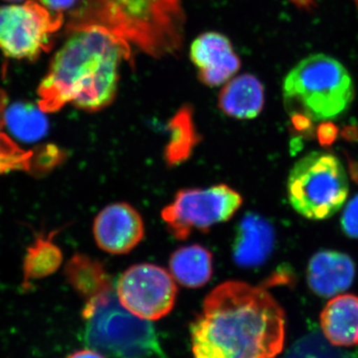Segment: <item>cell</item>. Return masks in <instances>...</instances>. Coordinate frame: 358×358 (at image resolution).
<instances>
[{"instance_id": "4fadbf2b", "label": "cell", "mask_w": 358, "mask_h": 358, "mask_svg": "<svg viewBox=\"0 0 358 358\" xmlns=\"http://www.w3.org/2000/svg\"><path fill=\"white\" fill-rule=\"evenodd\" d=\"M274 242L272 225L261 216L249 214L238 227L233 243V258L242 267H257L271 255Z\"/></svg>"}, {"instance_id": "e0dca14e", "label": "cell", "mask_w": 358, "mask_h": 358, "mask_svg": "<svg viewBox=\"0 0 358 358\" xmlns=\"http://www.w3.org/2000/svg\"><path fill=\"white\" fill-rule=\"evenodd\" d=\"M65 275L72 288L86 301L115 288L103 264L86 255L73 256L66 265Z\"/></svg>"}, {"instance_id": "7a4b0ae2", "label": "cell", "mask_w": 358, "mask_h": 358, "mask_svg": "<svg viewBox=\"0 0 358 358\" xmlns=\"http://www.w3.org/2000/svg\"><path fill=\"white\" fill-rule=\"evenodd\" d=\"M38 88V107L58 112L67 103L99 112L117 95L120 67L131 60L129 43L101 25L73 30Z\"/></svg>"}, {"instance_id": "44dd1931", "label": "cell", "mask_w": 358, "mask_h": 358, "mask_svg": "<svg viewBox=\"0 0 358 358\" xmlns=\"http://www.w3.org/2000/svg\"><path fill=\"white\" fill-rule=\"evenodd\" d=\"M6 95L0 90V174L15 171H30L33 150H25L1 131Z\"/></svg>"}, {"instance_id": "ac0fdd59", "label": "cell", "mask_w": 358, "mask_h": 358, "mask_svg": "<svg viewBox=\"0 0 358 358\" xmlns=\"http://www.w3.org/2000/svg\"><path fill=\"white\" fill-rule=\"evenodd\" d=\"M3 124L16 138L25 143L42 140L49 129L43 110L29 103H15L4 110Z\"/></svg>"}, {"instance_id": "8fae6325", "label": "cell", "mask_w": 358, "mask_h": 358, "mask_svg": "<svg viewBox=\"0 0 358 358\" xmlns=\"http://www.w3.org/2000/svg\"><path fill=\"white\" fill-rule=\"evenodd\" d=\"M190 58L200 81L209 87L226 83L241 67L229 39L217 32L199 35L190 48Z\"/></svg>"}, {"instance_id": "7c38bea8", "label": "cell", "mask_w": 358, "mask_h": 358, "mask_svg": "<svg viewBox=\"0 0 358 358\" xmlns=\"http://www.w3.org/2000/svg\"><path fill=\"white\" fill-rule=\"evenodd\" d=\"M355 272L357 267L352 257L334 250H322L308 263L307 281L317 296L333 298L352 286Z\"/></svg>"}, {"instance_id": "d4e9b609", "label": "cell", "mask_w": 358, "mask_h": 358, "mask_svg": "<svg viewBox=\"0 0 358 358\" xmlns=\"http://www.w3.org/2000/svg\"><path fill=\"white\" fill-rule=\"evenodd\" d=\"M67 358H106L102 353L96 352V350H92V348H87V350H78V352H73Z\"/></svg>"}, {"instance_id": "6da1fadb", "label": "cell", "mask_w": 358, "mask_h": 358, "mask_svg": "<svg viewBox=\"0 0 358 358\" xmlns=\"http://www.w3.org/2000/svg\"><path fill=\"white\" fill-rule=\"evenodd\" d=\"M285 313L267 289L244 282L219 285L190 327L194 358H277Z\"/></svg>"}, {"instance_id": "30bf717a", "label": "cell", "mask_w": 358, "mask_h": 358, "mask_svg": "<svg viewBox=\"0 0 358 358\" xmlns=\"http://www.w3.org/2000/svg\"><path fill=\"white\" fill-rule=\"evenodd\" d=\"M96 243L114 255L129 253L145 236V224L131 205L119 202L105 207L93 226Z\"/></svg>"}, {"instance_id": "7402d4cb", "label": "cell", "mask_w": 358, "mask_h": 358, "mask_svg": "<svg viewBox=\"0 0 358 358\" xmlns=\"http://www.w3.org/2000/svg\"><path fill=\"white\" fill-rule=\"evenodd\" d=\"M65 159L63 150L54 145H44L33 150L30 173L42 176L48 173Z\"/></svg>"}, {"instance_id": "83f0119b", "label": "cell", "mask_w": 358, "mask_h": 358, "mask_svg": "<svg viewBox=\"0 0 358 358\" xmlns=\"http://www.w3.org/2000/svg\"><path fill=\"white\" fill-rule=\"evenodd\" d=\"M355 2H357V7H358V0H355Z\"/></svg>"}, {"instance_id": "ffe728a7", "label": "cell", "mask_w": 358, "mask_h": 358, "mask_svg": "<svg viewBox=\"0 0 358 358\" xmlns=\"http://www.w3.org/2000/svg\"><path fill=\"white\" fill-rule=\"evenodd\" d=\"M62 252L51 237L40 236L28 249L23 264L24 282L43 279L53 274L62 263Z\"/></svg>"}, {"instance_id": "9a60e30c", "label": "cell", "mask_w": 358, "mask_h": 358, "mask_svg": "<svg viewBox=\"0 0 358 358\" xmlns=\"http://www.w3.org/2000/svg\"><path fill=\"white\" fill-rule=\"evenodd\" d=\"M265 103L263 84L253 75L234 78L224 86L219 94L221 110L229 117L251 120L262 112Z\"/></svg>"}, {"instance_id": "5bb4252c", "label": "cell", "mask_w": 358, "mask_h": 358, "mask_svg": "<svg viewBox=\"0 0 358 358\" xmlns=\"http://www.w3.org/2000/svg\"><path fill=\"white\" fill-rule=\"evenodd\" d=\"M322 333L331 345H358V296H333L320 313Z\"/></svg>"}, {"instance_id": "2e32d148", "label": "cell", "mask_w": 358, "mask_h": 358, "mask_svg": "<svg viewBox=\"0 0 358 358\" xmlns=\"http://www.w3.org/2000/svg\"><path fill=\"white\" fill-rule=\"evenodd\" d=\"M169 268L176 281L186 288H201L213 273L212 254L200 245L176 250L169 259Z\"/></svg>"}, {"instance_id": "ba28073f", "label": "cell", "mask_w": 358, "mask_h": 358, "mask_svg": "<svg viewBox=\"0 0 358 358\" xmlns=\"http://www.w3.org/2000/svg\"><path fill=\"white\" fill-rule=\"evenodd\" d=\"M64 14L38 2L0 7V49L7 57L33 59L51 47V36L62 27Z\"/></svg>"}, {"instance_id": "3957f363", "label": "cell", "mask_w": 358, "mask_h": 358, "mask_svg": "<svg viewBox=\"0 0 358 358\" xmlns=\"http://www.w3.org/2000/svg\"><path fill=\"white\" fill-rule=\"evenodd\" d=\"M101 25L152 57L173 55L182 43L185 14L179 0H81L69 29Z\"/></svg>"}, {"instance_id": "484cf974", "label": "cell", "mask_w": 358, "mask_h": 358, "mask_svg": "<svg viewBox=\"0 0 358 358\" xmlns=\"http://www.w3.org/2000/svg\"><path fill=\"white\" fill-rule=\"evenodd\" d=\"M296 6L303 7V8H310L315 3V0H291Z\"/></svg>"}, {"instance_id": "603a6c76", "label": "cell", "mask_w": 358, "mask_h": 358, "mask_svg": "<svg viewBox=\"0 0 358 358\" xmlns=\"http://www.w3.org/2000/svg\"><path fill=\"white\" fill-rule=\"evenodd\" d=\"M341 223L345 234L352 239H358V194L345 205Z\"/></svg>"}, {"instance_id": "277c9868", "label": "cell", "mask_w": 358, "mask_h": 358, "mask_svg": "<svg viewBox=\"0 0 358 358\" xmlns=\"http://www.w3.org/2000/svg\"><path fill=\"white\" fill-rule=\"evenodd\" d=\"M282 95L294 122L327 121L350 108L355 99V85L339 61L315 54L289 71L282 85Z\"/></svg>"}, {"instance_id": "d6986e66", "label": "cell", "mask_w": 358, "mask_h": 358, "mask_svg": "<svg viewBox=\"0 0 358 358\" xmlns=\"http://www.w3.org/2000/svg\"><path fill=\"white\" fill-rule=\"evenodd\" d=\"M169 128L171 138L164 157L169 166H176L189 159L199 141L190 108L185 106L178 110L169 122Z\"/></svg>"}, {"instance_id": "5b68a950", "label": "cell", "mask_w": 358, "mask_h": 358, "mask_svg": "<svg viewBox=\"0 0 358 358\" xmlns=\"http://www.w3.org/2000/svg\"><path fill=\"white\" fill-rule=\"evenodd\" d=\"M87 345L114 358H150L159 352L150 320L126 310L115 288L86 301L83 310Z\"/></svg>"}, {"instance_id": "cb8c5ba5", "label": "cell", "mask_w": 358, "mask_h": 358, "mask_svg": "<svg viewBox=\"0 0 358 358\" xmlns=\"http://www.w3.org/2000/svg\"><path fill=\"white\" fill-rule=\"evenodd\" d=\"M39 2L54 13L62 14L69 13L70 16H72L76 13L78 7L81 3V0H39Z\"/></svg>"}, {"instance_id": "9c48e42d", "label": "cell", "mask_w": 358, "mask_h": 358, "mask_svg": "<svg viewBox=\"0 0 358 358\" xmlns=\"http://www.w3.org/2000/svg\"><path fill=\"white\" fill-rule=\"evenodd\" d=\"M115 293L122 307L129 313L152 322L173 310L178 287L164 268L152 264H138L122 273Z\"/></svg>"}, {"instance_id": "52a82bcc", "label": "cell", "mask_w": 358, "mask_h": 358, "mask_svg": "<svg viewBox=\"0 0 358 358\" xmlns=\"http://www.w3.org/2000/svg\"><path fill=\"white\" fill-rule=\"evenodd\" d=\"M242 203L241 194L226 185L183 189L164 207L162 218L174 238L185 240L194 231L207 232L230 220Z\"/></svg>"}, {"instance_id": "4316f807", "label": "cell", "mask_w": 358, "mask_h": 358, "mask_svg": "<svg viewBox=\"0 0 358 358\" xmlns=\"http://www.w3.org/2000/svg\"><path fill=\"white\" fill-rule=\"evenodd\" d=\"M7 1H23V0H7Z\"/></svg>"}, {"instance_id": "8992f818", "label": "cell", "mask_w": 358, "mask_h": 358, "mask_svg": "<svg viewBox=\"0 0 358 358\" xmlns=\"http://www.w3.org/2000/svg\"><path fill=\"white\" fill-rule=\"evenodd\" d=\"M287 189L289 204L296 213L310 220H324L343 208L350 183L338 157L313 152L294 164Z\"/></svg>"}]
</instances>
